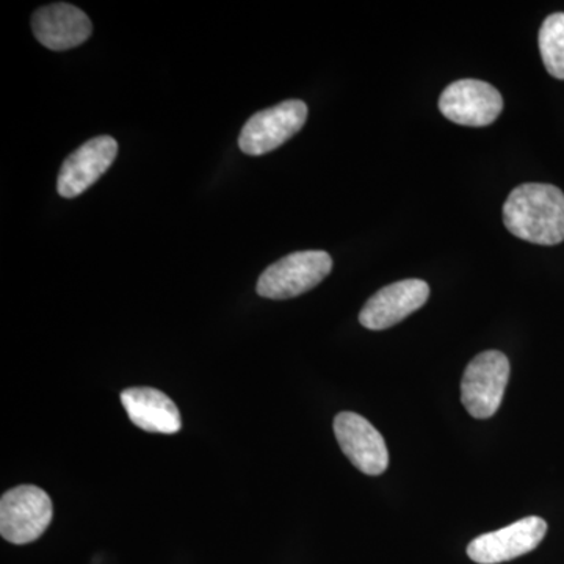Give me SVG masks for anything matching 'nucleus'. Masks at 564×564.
<instances>
[{"mask_svg": "<svg viewBox=\"0 0 564 564\" xmlns=\"http://www.w3.org/2000/svg\"><path fill=\"white\" fill-rule=\"evenodd\" d=\"M36 40L51 51H68L90 39V18L69 3L41 7L32 17Z\"/></svg>", "mask_w": 564, "mask_h": 564, "instance_id": "nucleus-11", "label": "nucleus"}, {"mask_svg": "<svg viewBox=\"0 0 564 564\" xmlns=\"http://www.w3.org/2000/svg\"><path fill=\"white\" fill-rule=\"evenodd\" d=\"M334 433L345 456L366 475H381L389 466V452L380 432L356 413H340L334 419Z\"/></svg>", "mask_w": 564, "mask_h": 564, "instance_id": "nucleus-8", "label": "nucleus"}, {"mask_svg": "<svg viewBox=\"0 0 564 564\" xmlns=\"http://www.w3.org/2000/svg\"><path fill=\"white\" fill-rule=\"evenodd\" d=\"M503 223L525 242L545 247L562 243L564 193L551 184L519 185L505 202Z\"/></svg>", "mask_w": 564, "mask_h": 564, "instance_id": "nucleus-1", "label": "nucleus"}, {"mask_svg": "<svg viewBox=\"0 0 564 564\" xmlns=\"http://www.w3.org/2000/svg\"><path fill=\"white\" fill-rule=\"evenodd\" d=\"M430 296V288L422 280H404L386 285L364 304L359 322L372 332L391 328L421 310Z\"/></svg>", "mask_w": 564, "mask_h": 564, "instance_id": "nucleus-9", "label": "nucleus"}, {"mask_svg": "<svg viewBox=\"0 0 564 564\" xmlns=\"http://www.w3.org/2000/svg\"><path fill=\"white\" fill-rule=\"evenodd\" d=\"M538 43L547 73L555 79L564 80V13L545 18Z\"/></svg>", "mask_w": 564, "mask_h": 564, "instance_id": "nucleus-13", "label": "nucleus"}, {"mask_svg": "<svg viewBox=\"0 0 564 564\" xmlns=\"http://www.w3.org/2000/svg\"><path fill=\"white\" fill-rule=\"evenodd\" d=\"M121 403L133 425L144 432L174 434L182 429L176 403L158 389H126L121 393Z\"/></svg>", "mask_w": 564, "mask_h": 564, "instance_id": "nucleus-12", "label": "nucleus"}, {"mask_svg": "<svg viewBox=\"0 0 564 564\" xmlns=\"http://www.w3.org/2000/svg\"><path fill=\"white\" fill-rule=\"evenodd\" d=\"M332 270L333 259L326 251L292 252L261 274L256 291L263 299H295L321 284Z\"/></svg>", "mask_w": 564, "mask_h": 564, "instance_id": "nucleus-2", "label": "nucleus"}, {"mask_svg": "<svg viewBox=\"0 0 564 564\" xmlns=\"http://www.w3.org/2000/svg\"><path fill=\"white\" fill-rule=\"evenodd\" d=\"M54 514L50 496L33 485L10 489L0 500V533L11 544H29L46 532Z\"/></svg>", "mask_w": 564, "mask_h": 564, "instance_id": "nucleus-3", "label": "nucleus"}, {"mask_svg": "<svg viewBox=\"0 0 564 564\" xmlns=\"http://www.w3.org/2000/svg\"><path fill=\"white\" fill-rule=\"evenodd\" d=\"M118 154L117 140L109 135L96 137L82 144L66 158L58 174V193L63 198H76L95 184Z\"/></svg>", "mask_w": 564, "mask_h": 564, "instance_id": "nucleus-10", "label": "nucleus"}, {"mask_svg": "<svg viewBox=\"0 0 564 564\" xmlns=\"http://www.w3.org/2000/svg\"><path fill=\"white\" fill-rule=\"evenodd\" d=\"M510 380V361L502 351L475 356L464 370L462 402L475 419H489L499 411Z\"/></svg>", "mask_w": 564, "mask_h": 564, "instance_id": "nucleus-4", "label": "nucleus"}, {"mask_svg": "<svg viewBox=\"0 0 564 564\" xmlns=\"http://www.w3.org/2000/svg\"><path fill=\"white\" fill-rule=\"evenodd\" d=\"M440 110L456 124L484 128L492 124L503 110L502 95L486 82L456 80L440 98Z\"/></svg>", "mask_w": 564, "mask_h": 564, "instance_id": "nucleus-6", "label": "nucleus"}, {"mask_svg": "<svg viewBox=\"0 0 564 564\" xmlns=\"http://www.w3.org/2000/svg\"><path fill=\"white\" fill-rule=\"evenodd\" d=\"M547 533V522L529 516L496 532L480 534L467 545V555L478 564L510 562L534 551Z\"/></svg>", "mask_w": 564, "mask_h": 564, "instance_id": "nucleus-7", "label": "nucleus"}, {"mask_svg": "<svg viewBox=\"0 0 564 564\" xmlns=\"http://www.w3.org/2000/svg\"><path fill=\"white\" fill-rule=\"evenodd\" d=\"M306 120L307 106L299 99L259 111L252 115L240 132V150L247 155L272 152L302 131Z\"/></svg>", "mask_w": 564, "mask_h": 564, "instance_id": "nucleus-5", "label": "nucleus"}]
</instances>
